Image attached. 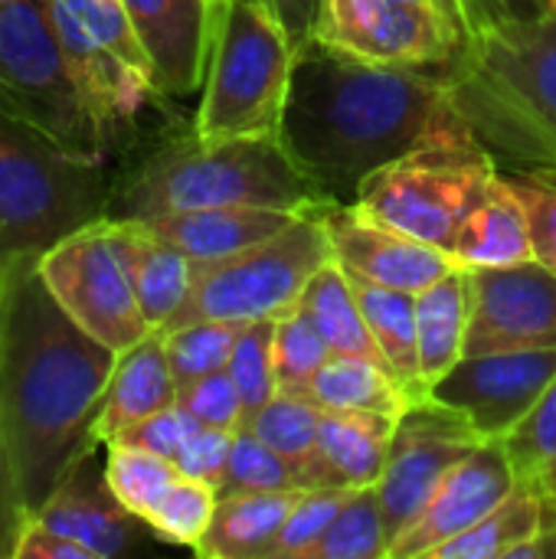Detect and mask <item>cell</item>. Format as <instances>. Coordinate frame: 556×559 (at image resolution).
<instances>
[{
  "mask_svg": "<svg viewBox=\"0 0 556 559\" xmlns=\"http://www.w3.org/2000/svg\"><path fill=\"white\" fill-rule=\"evenodd\" d=\"M115 350L82 331L39 275V255L0 265V426L29 514L92 449Z\"/></svg>",
  "mask_w": 556,
  "mask_h": 559,
  "instance_id": "cell-1",
  "label": "cell"
},
{
  "mask_svg": "<svg viewBox=\"0 0 556 559\" xmlns=\"http://www.w3.org/2000/svg\"><path fill=\"white\" fill-rule=\"evenodd\" d=\"M446 115L439 72L364 59L311 36L295 49L275 138L321 200L354 203L370 174L410 154Z\"/></svg>",
  "mask_w": 556,
  "mask_h": 559,
  "instance_id": "cell-2",
  "label": "cell"
},
{
  "mask_svg": "<svg viewBox=\"0 0 556 559\" xmlns=\"http://www.w3.org/2000/svg\"><path fill=\"white\" fill-rule=\"evenodd\" d=\"M442 82L501 170L556 177V10L475 33Z\"/></svg>",
  "mask_w": 556,
  "mask_h": 559,
  "instance_id": "cell-3",
  "label": "cell"
},
{
  "mask_svg": "<svg viewBox=\"0 0 556 559\" xmlns=\"http://www.w3.org/2000/svg\"><path fill=\"white\" fill-rule=\"evenodd\" d=\"M321 200L318 187L292 164L279 138L206 141L187 134L161 144L121 183L108 216L147 219L164 213L213 206H275L308 210Z\"/></svg>",
  "mask_w": 556,
  "mask_h": 559,
  "instance_id": "cell-4",
  "label": "cell"
},
{
  "mask_svg": "<svg viewBox=\"0 0 556 559\" xmlns=\"http://www.w3.org/2000/svg\"><path fill=\"white\" fill-rule=\"evenodd\" d=\"M102 157L82 154L0 105V265L43 255L108 216Z\"/></svg>",
  "mask_w": 556,
  "mask_h": 559,
  "instance_id": "cell-5",
  "label": "cell"
},
{
  "mask_svg": "<svg viewBox=\"0 0 556 559\" xmlns=\"http://www.w3.org/2000/svg\"><path fill=\"white\" fill-rule=\"evenodd\" d=\"M498 174L495 154L449 105V115L410 154L364 180L354 206L449 255L462 219L495 187Z\"/></svg>",
  "mask_w": 556,
  "mask_h": 559,
  "instance_id": "cell-6",
  "label": "cell"
},
{
  "mask_svg": "<svg viewBox=\"0 0 556 559\" xmlns=\"http://www.w3.org/2000/svg\"><path fill=\"white\" fill-rule=\"evenodd\" d=\"M295 46L265 0H213V33L193 134L275 138Z\"/></svg>",
  "mask_w": 556,
  "mask_h": 559,
  "instance_id": "cell-7",
  "label": "cell"
},
{
  "mask_svg": "<svg viewBox=\"0 0 556 559\" xmlns=\"http://www.w3.org/2000/svg\"><path fill=\"white\" fill-rule=\"evenodd\" d=\"M0 105L72 151L111 147L69 69L52 0H0Z\"/></svg>",
  "mask_w": 556,
  "mask_h": 559,
  "instance_id": "cell-8",
  "label": "cell"
},
{
  "mask_svg": "<svg viewBox=\"0 0 556 559\" xmlns=\"http://www.w3.org/2000/svg\"><path fill=\"white\" fill-rule=\"evenodd\" d=\"M324 262H331L328 233L311 210H301L298 219L279 236L226 259L197 262L184 305L161 331L193 321L252 324L279 318L298 305L305 285Z\"/></svg>",
  "mask_w": 556,
  "mask_h": 559,
  "instance_id": "cell-9",
  "label": "cell"
},
{
  "mask_svg": "<svg viewBox=\"0 0 556 559\" xmlns=\"http://www.w3.org/2000/svg\"><path fill=\"white\" fill-rule=\"evenodd\" d=\"M39 275L62 311L115 354L151 334L121 259L111 216H102L49 246L39 255Z\"/></svg>",
  "mask_w": 556,
  "mask_h": 559,
  "instance_id": "cell-10",
  "label": "cell"
},
{
  "mask_svg": "<svg viewBox=\"0 0 556 559\" xmlns=\"http://www.w3.org/2000/svg\"><path fill=\"white\" fill-rule=\"evenodd\" d=\"M318 39L364 59L446 75L469 49L462 23L433 7L403 0H324Z\"/></svg>",
  "mask_w": 556,
  "mask_h": 559,
  "instance_id": "cell-11",
  "label": "cell"
},
{
  "mask_svg": "<svg viewBox=\"0 0 556 559\" xmlns=\"http://www.w3.org/2000/svg\"><path fill=\"white\" fill-rule=\"evenodd\" d=\"M482 442L485 439L462 413L433 396L413 400L397 416L387 468L377 481L390 540H397L423 514L442 478Z\"/></svg>",
  "mask_w": 556,
  "mask_h": 559,
  "instance_id": "cell-12",
  "label": "cell"
},
{
  "mask_svg": "<svg viewBox=\"0 0 556 559\" xmlns=\"http://www.w3.org/2000/svg\"><path fill=\"white\" fill-rule=\"evenodd\" d=\"M465 357L556 350V272L537 259L475 269Z\"/></svg>",
  "mask_w": 556,
  "mask_h": 559,
  "instance_id": "cell-13",
  "label": "cell"
},
{
  "mask_svg": "<svg viewBox=\"0 0 556 559\" xmlns=\"http://www.w3.org/2000/svg\"><path fill=\"white\" fill-rule=\"evenodd\" d=\"M556 380V350H498L462 357L429 396L462 413L485 442H501Z\"/></svg>",
  "mask_w": 556,
  "mask_h": 559,
  "instance_id": "cell-14",
  "label": "cell"
},
{
  "mask_svg": "<svg viewBox=\"0 0 556 559\" xmlns=\"http://www.w3.org/2000/svg\"><path fill=\"white\" fill-rule=\"evenodd\" d=\"M308 210L321 219L328 242H331V259L347 275L416 295L429 282H436L439 275L456 269L452 259L439 246L413 239V236L360 213L354 203L318 200Z\"/></svg>",
  "mask_w": 556,
  "mask_h": 559,
  "instance_id": "cell-15",
  "label": "cell"
},
{
  "mask_svg": "<svg viewBox=\"0 0 556 559\" xmlns=\"http://www.w3.org/2000/svg\"><path fill=\"white\" fill-rule=\"evenodd\" d=\"M518 488L501 442H482L433 491L423 514L393 540L390 559H429L436 547L459 537L495 511Z\"/></svg>",
  "mask_w": 556,
  "mask_h": 559,
  "instance_id": "cell-16",
  "label": "cell"
},
{
  "mask_svg": "<svg viewBox=\"0 0 556 559\" xmlns=\"http://www.w3.org/2000/svg\"><path fill=\"white\" fill-rule=\"evenodd\" d=\"M29 518L88 547L95 559L125 557L154 537V531L115 498L105 478V462H98L95 449L62 475L52 495Z\"/></svg>",
  "mask_w": 556,
  "mask_h": 559,
  "instance_id": "cell-17",
  "label": "cell"
},
{
  "mask_svg": "<svg viewBox=\"0 0 556 559\" xmlns=\"http://www.w3.org/2000/svg\"><path fill=\"white\" fill-rule=\"evenodd\" d=\"M125 7L147 52L154 92L187 98L203 88L213 0H125Z\"/></svg>",
  "mask_w": 556,
  "mask_h": 559,
  "instance_id": "cell-18",
  "label": "cell"
},
{
  "mask_svg": "<svg viewBox=\"0 0 556 559\" xmlns=\"http://www.w3.org/2000/svg\"><path fill=\"white\" fill-rule=\"evenodd\" d=\"M393 429L397 416L324 409L318 449L301 462L308 488H377L387 468Z\"/></svg>",
  "mask_w": 556,
  "mask_h": 559,
  "instance_id": "cell-19",
  "label": "cell"
},
{
  "mask_svg": "<svg viewBox=\"0 0 556 559\" xmlns=\"http://www.w3.org/2000/svg\"><path fill=\"white\" fill-rule=\"evenodd\" d=\"M177 403V380L167 364L164 331L144 334L138 344L115 357L102 409L95 419V442L108 445L134 423Z\"/></svg>",
  "mask_w": 556,
  "mask_h": 559,
  "instance_id": "cell-20",
  "label": "cell"
},
{
  "mask_svg": "<svg viewBox=\"0 0 556 559\" xmlns=\"http://www.w3.org/2000/svg\"><path fill=\"white\" fill-rule=\"evenodd\" d=\"M295 219H298L295 210H275V206H213V210L147 216L144 223L161 239L187 252L193 262H210L252 249L288 229Z\"/></svg>",
  "mask_w": 556,
  "mask_h": 559,
  "instance_id": "cell-21",
  "label": "cell"
},
{
  "mask_svg": "<svg viewBox=\"0 0 556 559\" xmlns=\"http://www.w3.org/2000/svg\"><path fill=\"white\" fill-rule=\"evenodd\" d=\"M111 223L141 314L151 324V331H161L184 305L197 275V262L167 239H161L144 219L111 216Z\"/></svg>",
  "mask_w": 556,
  "mask_h": 559,
  "instance_id": "cell-22",
  "label": "cell"
},
{
  "mask_svg": "<svg viewBox=\"0 0 556 559\" xmlns=\"http://www.w3.org/2000/svg\"><path fill=\"white\" fill-rule=\"evenodd\" d=\"M449 259L456 269H498L534 259V236L524 203L508 187L505 174H498L495 187L478 200V206L462 219Z\"/></svg>",
  "mask_w": 556,
  "mask_h": 559,
  "instance_id": "cell-23",
  "label": "cell"
},
{
  "mask_svg": "<svg viewBox=\"0 0 556 559\" xmlns=\"http://www.w3.org/2000/svg\"><path fill=\"white\" fill-rule=\"evenodd\" d=\"M301 491L305 488L220 498L213 521L193 554L203 559H272Z\"/></svg>",
  "mask_w": 556,
  "mask_h": 559,
  "instance_id": "cell-24",
  "label": "cell"
},
{
  "mask_svg": "<svg viewBox=\"0 0 556 559\" xmlns=\"http://www.w3.org/2000/svg\"><path fill=\"white\" fill-rule=\"evenodd\" d=\"M469 318H472V275L465 269H449L423 292H416L419 367L429 390L465 357Z\"/></svg>",
  "mask_w": 556,
  "mask_h": 559,
  "instance_id": "cell-25",
  "label": "cell"
},
{
  "mask_svg": "<svg viewBox=\"0 0 556 559\" xmlns=\"http://www.w3.org/2000/svg\"><path fill=\"white\" fill-rule=\"evenodd\" d=\"M347 275V272H344ZM354 285V295L360 301L364 321L380 347L383 364L400 380V386L410 393V400H426L429 383L419 367V341H416V295L387 288L357 275H347Z\"/></svg>",
  "mask_w": 556,
  "mask_h": 559,
  "instance_id": "cell-26",
  "label": "cell"
},
{
  "mask_svg": "<svg viewBox=\"0 0 556 559\" xmlns=\"http://www.w3.org/2000/svg\"><path fill=\"white\" fill-rule=\"evenodd\" d=\"M301 396H308L321 409H354V413H383V416H400L413 403L410 393L383 364L367 357H344V354H331Z\"/></svg>",
  "mask_w": 556,
  "mask_h": 559,
  "instance_id": "cell-27",
  "label": "cell"
},
{
  "mask_svg": "<svg viewBox=\"0 0 556 559\" xmlns=\"http://www.w3.org/2000/svg\"><path fill=\"white\" fill-rule=\"evenodd\" d=\"M298 305L308 311V318L315 321V328L328 341L331 354L367 357V360L383 364L380 347H377V341H374V334H370V328L364 321V311H360V301L354 295V285H351V278L344 275V269L334 259L324 262L315 272V278L305 285Z\"/></svg>",
  "mask_w": 556,
  "mask_h": 559,
  "instance_id": "cell-28",
  "label": "cell"
},
{
  "mask_svg": "<svg viewBox=\"0 0 556 559\" xmlns=\"http://www.w3.org/2000/svg\"><path fill=\"white\" fill-rule=\"evenodd\" d=\"M501 445L518 488L541 501L544 527H556V380Z\"/></svg>",
  "mask_w": 556,
  "mask_h": 559,
  "instance_id": "cell-29",
  "label": "cell"
},
{
  "mask_svg": "<svg viewBox=\"0 0 556 559\" xmlns=\"http://www.w3.org/2000/svg\"><path fill=\"white\" fill-rule=\"evenodd\" d=\"M541 527H544L541 501L514 488L495 511H488L478 524H472L459 537L436 547L429 559H511L521 544L537 537Z\"/></svg>",
  "mask_w": 556,
  "mask_h": 559,
  "instance_id": "cell-30",
  "label": "cell"
},
{
  "mask_svg": "<svg viewBox=\"0 0 556 559\" xmlns=\"http://www.w3.org/2000/svg\"><path fill=\"white\" fill-rule=\"evenodd\" d=\"M390 531L377 488H357L331 527L315 540L301 559H390Z\"/></svg>",
  "mask_w": 556,
  "mask_h": 559,
  "instance_id": "cell-31",
  "label": "cell"
},
{
  "mask_svg": "<svg viewBox=\"0 0 556 559\" xmlns=\"http://www.w3.org/2000/svg\"><path fill=\"white\" fill-rule=\"evenodd\" d=\"M105 449V478L108 488L115 491V498L138 514L144 524L154 514V508L164 501V495L170 491V485L180 478V468L164 459L154 455L147 449L138 445H125V442H108Z\"/></svg>",
  "mask_w": 556,
  "mask_h": 559,
  "instance_id": "cell-32",
  "label": "cell"
},
{
  "mask_svg": "<svg viewBox=\"0 0 556 559\" xmlns=\"http://www.w3.org/2000/svg\"><path fill=\"white\" fill-rule=\"evenodd\" d=\"M292 488H308L301 462H292L269 449L259 436L249 429L233 432V449L226 462V475L216 488L220 498L233 495H252V491H292Z\"/></svg>",
  "mask_w": 556,
  "mask_h": 559,
  "instance_id": "cell-33",
  "label": "cell"
},
{
  "mask_svg": "<svg viewBox=\"0 0 556 559\" xmlns=\"http://www.w3.org/2000/svg\"><path fill=\"white\" fill-rule=\"evenodd\" d=\"M321 406L298 393H275L242 429L259 436L269 449L292 462H305L318 449V429H321Z\"/></svg>",
  "mask_w": 556,
  "mask_h": 559,
  "instance_id": "cell-34",
  "label": "cell"
},
{
  "mask_svg": "<svg viewBox=\"0 0 556 559\" xmlns=\"http://www.w3.org/2000/svg\"><path fill=\"white\" fill-rule=\"evenodd\" d=\"M92 43H98L105 52H111L121 66L138 72L141 79H151V62L147 52L134 33V23L128 16L125 0H52Z\"/></svg>",
  "mask_w": 556,
  "mask_h": 559,
  "instance_id": "cell-35",
  "label": "cell"
},
{
  "mask_svg": "<svg viewBox=\"0 0 556 559\" xmlns=\"http://www.w3.org/2000/svg\"><path fill=\"white\" fill-rule=\"evenodd\" d=\"M328 357H331V347L301 305L275 318L272 360H275V380L282 393L301 396L311 377L328 364Z\"/></svg>",
  "mask_w": 556,
  "mask_h": 559,
  "instance_id": "cell-36",
  "label": "cell"
},
{
  "mask_svg": "<svg viewBox=\"0 0 556 559\" xmlns=\"http://www.w3.org/2000/svg\"><path fill=\"white\" fill-rule=\"evenodd\" d=\"M239 331L242 324H226V321H193V324L164 331L167 364H170L177 386L193 383L206 373L226 370Z\"/></svg>",
  "mask_w": 556,
  "mask_h": 559,
  "instance_id": "cell-37",
  "label": "cell"
},
{
  "mask_svg": "<svg viewBox=\"0 0 556 559\" xmlns=\"http://www.w3.org/2000/svg\"><path fill=\"white\" fill-rule=\"evenodd\" d=\"M216 504H220V495L213 485L180 475L164 495V501L154 508V514L147 518V527L164 544L197 550L213 521Z\"/></svg>",
  "mask_w": 556,
  "mask_h": 559,
  "instance_id": "cell-38",
  "label": "cell"
},
{
  "mask_svg": "<svg viewBox=\"0 0 556 559\" xmlns=\"http://www.w3.org/2000/svg\"><path fill=\"white\" fill-rule=\"evenodd\" d=\"M272 337H275V318L242 324V331L236 337V347L229 354V364H226V373L233 377V383H236V390L242 396L246 423L279 393L275 360H272Z\"/></svg>",
  "mask_w": 556,
  "mask_h": 559,
  "instance_id": "cell-39",
  "label": "cell"
},
{
  "mask_svg": "<svg viewBox=\"0 0 556 559\" xmlns=\"http://www.w3.org/2000/svg\"><path fill=\"white\" fill-rule=\"evenodd\" d=\"M354 488H305L298 504L292 508L275 557L272 559H301L305 550L321 540V534L331 527V521L341 514V508L351 501Z\"/></svg>",
  "mask_w": 556,
  "mask_h": 559,
  "instance_id": "cell-40",
  "label": "cell"
},
{
  "mask_svg": "<svg viewBox=\"0 0 556 559\" xmlns=\"http://www.w3.org/2000/svg\"><path fill=\"white\" fill-rule=\"evenodd\" d=\"M177 406H184L200 426L223 429V432H239L246 423L242 396L226 370H216L193 383L177 386Z\"/></svg>",
  "mask_w": 556,
  "mask_h": 559,
  "instance_id": "cell-41",
  "label": "cell"
},
{
  "mask_svg": "<svg viewBox=\"0 0 556 559\" xmlns=\"http://www.w3.org/2000/svg\"><path fill=\"white\" fill-rule=\"evenodd\" d=\"M514 197L524 203L534 236V259L556 272V180L524 170H501Z\"/></svg>",
  "mask_w": 556,
  "mask_h": 559,
  "instance_id": "cell-42",
  "label": "cell"
},
{
  "mask_svg": "<svg viewBox=\"0 0 556 559\" xmlns=\"http://www.w3.org/2000/svg\"><path fill=\"white\" fill-rule=\"evenodd\" d=\"M200 429V423L184 409V406H167L141 423H134L131 429H125L115 442H125V445H138V449H147L154 455H164V459H177V452L184 449V442Z\"/></svg>",
  "mask_w": 556,
  "mask_h": 559,
  "instance_id": "cell-43",
  "label": "cell"
},
{
  "mask_svg": "<svg viewBox=\"0 0 556 559\" xmlns=\"http://www.w3.org/2000/svg\"><path fill=\"white\" fill-rule=\"evenodd\" d=\"M229 449H233V432L200 426V429L184 442V449L177 452L174 465L180 468V475L220 488V481H223V475H226Z\"/></svg>",
  "mask_w": 556,
  "mask_h": 559,
  "instance_id": "cell-44",
  "label": "cell"
},
{
  "mask_svg": "<svg viewBox=\"0 0 556 559\" xmlns=\"http://www.w3.org/2000/svg\"><path fill=\"white\" fill-rule=\"evenodd\" d=\"M29 521V508L20 491V478L13 468V455L0 426V559H13L20 534Z\"/></svg>",
  "mask_w": 556,
  "mask_h": 559,
  "instance_id": "cell-45",
  "label": "cell"
},
{
  "mask_svg": "<svg viewBox=\"0 0 556 559\" xmlns=\"http://www.w3.org/2000/svg\"><path fill=\"white\" fill-rule=\"evenodd\" d=\"M456 3H459V13L465 20L469 39L475 33L492 29V26L537 20V16L556 10V0H456Z\"/></svg>",
  "mask_w": 556,
  "mask_h": 559,
  "instance_id": "cell-46",
  "label": "cell"
},
{
  "mask_svg": "<svg viewBox=\"0 0 556 559\" xmlns=\"http://www.w3.org/2000/svg\"><path fill=\"white\" fill-rule=\"evenodd\" d=\"M13 559H95V554L29 518L23 534H20Z\"/></svg>",
  "mask_w": 556,
  "mask_h": 559,
  "instance_id": "cell-47",
  "label": "cell"
},
{
  "mask_svg": "<svg viewBox=\"0 0 556 559\" xmlns=\"http://www.w3.org/2000/svg\"><path fill=\"white\" fill-rule=\"evenodd\" d=\"M265 7L275 13V20L282 23L285 36L298 49V46H305L315 36L324 0H265Z\"/></svg>",
  "mask_w": 556,
  "mask_h": 559,
  "instance_id": "cell-48",
  "label": "cell"
},
{
  "mask_svg": "<svg viewBox=\"0 0 556 559\" xmlns=\"http://www.w3.org/2000/svg\"><path fill=\"white\" fill-rule=\"evenodd\" d=\"M403 3H416V7H433V10H442L446 16H452L456 23H462L465 26V20H462V13H459V3L456 0H403ZM469 33V29H465Z\"/></svg>",
  "mask_w": 556,
  "mask_h": 559,
  "instance_id": "cell-49",
  "label": "cell"
},
{
  "mask_svg": "<svg viewBox=\"0 0 556 559\" xmlns=\"http://www.w3.org/2000/svg\"><path fill=\"white\" fill-rule=\"evenodd\" d=\"M554 180H556V177H554Z\"/></svg>",
  "mask_w": 556,
  "mask_h": 559,
  "instance_id": "cell-50",
  "label": "cell"
}]
</instances>
